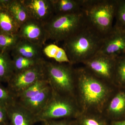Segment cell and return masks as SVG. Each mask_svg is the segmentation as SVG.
Listing matches in <instances>:
<instances>
[{
  "label": "cell",
  "mask_w": 125,
  "mask_h": 125,
  "mask_svg": "<svg viewBox=\"0 0 125 125\" xmlns=\"http://www.w3.org/2000/svg\"><path fill=\"white\" fill-rule=\"evenodd\" d=\"M12 57L14 73H19L28 69L45 60L43 58L31 59L20 56H13Z\"/></svg>",
  "instance_id": "cell-22"
},
{
  "label": "cell",
  "mask_w": 125,
  "mask_h": 125,
  "mask_svg": "<svg viewBox=\"0 0 125 125\" xmlns=\"http://www.w3.org/2000/svg\"><path fill=\"white\" fill-rule=\"evenodd\" d=\"M44 66L45 77L53 91L75 98L76 72L73 65L45 61Z\"/></svg>",
  "instance_id": "cell-5"
},
{
  "label": "cell",
  "mask_w": 125,
  "mask_h": 125,
  "mask_svg": "<svg viewBox=\"0 0 125 125\" xmlns=\"http://www.w3.org/2000/svg\"><path fill=\"white\" fill-rule=\"evenodd\" d=\"M6 7L20 27L31 18L22 0H10Z\"/></svg>",
  "instance_id": "cell-18"
},
{
  "label": "cell",
  "mask_w": 125,
  "mask_h": 125,
  "mask_svg": "<svg viewBox=\"0 0 125 125\" xmlns=\"http://www.w3.org/2000/svg\"><path fill=\"white\" fill-rule=\"evenodd\" d=\"M114 26L125 31V0H117Z\"/></svg>",
  "instance_id": "cell-25"
},
{
  "label": "cell",
  "mask_w": 125,
  "mask_h": 125,
  "mask_svg": "<svg viewBox=\"0 0 125 125\" xmlns=\"http://www.w3.org/2000/svg\"><path fill=\"white\" fill-rule=\"evenodd\" d=\"M83 0H52L55 14L76 13L81 10Z\"/></svg>",
  "instance_id": "cell-16"
},
{
  "label": "cell",
  "mask_w": 125,
  "mask_h": 125,
  "mask_svg": "<svg viewBox=\"0 0 125 125\" xmlns=\"http://www.w3.org/2000/svg\"><path fill=\"white\" fill-rule=\"evenodd\" d=\"M75 97L82 113H101L115 86L96 77L84 67L75 68Z\"/></svg>",
  "instance_id": "cell-1"
},
{
  "label": "cell",
  "mask_w": 125,
  "mask_h": 125,
  "mask_svg": "<svg viewBox=\"0 0 125 125\" xmlns=\"http://www.w3.org/2000/svg\"><path fill=\"white\" fill-rule=\"evenodd\" d=\"M42 122L43 125H76L75 119L49 120Z\"/></svg>",
  "instance_id": "cell-28"
},
{
  "label": "cell",
  "mask_w": 125,
  "mask_h": 125,
  "mask_svg": "<svg viewBox=\"0 0 125 125\" xmlns=\"http://www.w3.org/2000/svg\"><path fill=\"white\" fill-rule=\"evenodd\" d=\"M102 114L110 122L125 119V88L116 87Z\"/></svg>",
  "instance_id": "cell-10"
},
{
  "label": "cell",
  "mask_w": 125,
  "mask_h": 125,
  "mask_svg": "<svg viewBox=\"0 0 125 125\" xmlns=\"http://www.w3.org/2000/svg\"><path fill=\"white\" fill-rule=\"evenodd\" d=\"M20 25L7 7H0V30L10 34H18Z\"/></svg>",
  "instance_id": "cell-17"
},
{
  "label": "cell",
  "mask_w": 125,
  "mask_h": 125,
  "mask_svg": "<svg viewBox=\"0 0 125 125\" xmlns=\"http://www.w3.org/2000/svg\"><path fill=\"white\" fill-rule=\"evenodd\" d=\"M114 84L116 87L125 88V54L116 58Z\"/></svg>",
  "instance_id": "cell-23"
},
{
  "label": "cell",
  "mask_w": 125,
  "mask_h": 125,
  "mask_svg": "<svg viewBox=\"0 0 125 125\" xmlns=\"http://www.w3.org/2000/svg\"><path fill=\"white\" fill-rule=\"evenodd\" d=\"M49 85L46 79L40 80L15 96L16 100L21 102L31 98Z\"/></svg>",
  "instance_id": "cell-21"
},
{
  "label": "cell",
  "mask_w": 125,
  "mask_h": 125,
  "mask_svg": "<svg viewBox=\"0 0 125 125\" xmlns=\"http://www.w3.org/2000/svg\"><path fill=\"white\" fill-rule=\"evenodd\" d=\"M117 0H83L82 7L88 26L104 36L113 28Z\"/></svg>",
  "instance_id": "cell-3"
},
{
  "label": "cell",
  "mask_w": 125,
  "mask_h": 125,
  "mask_svg": "<svg viewBox=\"0 0 125 125\" xmlns=\"http://www.w3.org/2000/svg\"><path fill=\"white\" fill-rule=\"evenodd\" d=\"M15 101L14 95L8 88L0 84V105L7 109Z\"/></svg>",
  "instance_id": "cell-26"
},
{
  "label": "cell",
  "mask_w": 125,
  "mask_h": 125,
  "mask_svg": "<svg viewBox=\"0 0 125 125\" xmlns=\"http://www.w3.org/2000/svg\"><path fill=\"white\" fill-rule=\"evenodd\" d=\"M18 34L22 39L42 46L48 40L44 24L32 18L21 25Z\"/></svg>",
  "instance_id": "cell-11"
},
{
  "label": "cell",
  "mask_w": 125,
  "mask_h": 125,
  "mask_svg": "<svg viewBox=\"0 0 125 125\" xmlns=\"http://www.w3.org/2000/svg\"><path fill=\"white\" fill-rule=\"evenodd\" d=\"M52 93V89L49 84L31 98L21 102L16 101L36 116L46 106Z\"/></svg>",
  "instance_id": "cell-14"
},
{
  "label": "cell",
  "mask_w": 125,
  "mask_h": 125,
  "mask_svg": "<svg viewBox=\"0 0 125 125\" xmlns=\"http://www.w3.org/2000/svg\"><path fill=\"white\" fill-rule=\"evenodd\" d=\"M43 47L24 39L20 40L11 51L12 57L20 56L31 59L42 58Z\"/></svg>",
  "instance_id": "cell-15"
},
{
  "label": "cell",
  "mask_w": 125,
  "mask_h": 125,
  "mask_svg": "<svg viewBox=\"0 0 125 125\" xmlns=\"http://www.w3.org/2000/svg\"><path fill=\"white\" fill-rule=\"evenodd\" d=\"M7 109L0 105V125H3L9 122Z\"/></svg>",
  "instance_id": "cell-29"
},
{
  "label": "cell",
  "mask_w": 125,
  "mask_h": 125,
  "mask_svg": "<svg viewBox=\"0 0 125 125\" xmlns=\"http://www.w3.org/2000/svg\"><path fill=\"white\" fill-rule=\"evenodd\" d=\"M14 74L9 52L0 51V83H8Z\"/></svg>",
  "instance_id": "cell-19"
},
{
  "label": "cell",
  "mask_w": 125,
  "mask_h": 125,
  "mask_svg": "<svg viewBox=\"0 0 125 125\" xmlns=\"http://www.w3.org/2000/svg\"><path fill=\"white\" fill-rule=\"evenodd\" d=\"M75 119L76 125H110V121L101 113H82Z\"/></svg>",
  "instance_id": "cell-20"
},
{
  "label": "cell",
  "mask_w": 125,
  "mask_h": 125,
  "mask_svg": "<svg viewBox=\"0 0 125 125\" xmlns=\"http://www.w3.org/2000/svg\"><path fill=\"white\" fill-rule=\"evenodd\" d=\"M87 25L81 10L76 13L54 14L44 24L48 40L65 42Z\"/></svg>",
  "instance_id": "cell-4"
},
{
  "label": "cell",
  "mask_w": 125,
  "mask_h": 125,
  "mask_svg": "<svg viewBox=\"0 0 125 125\" xmlns=\"http://www.w3.org/2000/svg\"><path fill=\"white\" fill-rule=\"evenodd\" d=\"M110 125H125V119L110 121Z\"/></svg>",
  "instance_id": "cell-30"
},
{
  "label": "cell",
  "mask_w": 125,
  "mask_h": 125,
  "mask_svg": "<svg viewBox=\"0 0 125 125\" xmlns=\"http://www.w3.org/2000/svg\"><path fill=\"white\" fill-rule=\"evenodd\" d=\"M104 36L87 25L63 42L70 63L83 64L98 53Z\"/></svg>",
  "instance_id": "cell-2"
},
{
  "label": "cell",
  "mask_w": 125,
  "mask_h": 125,
  "mask_svg": "<svg viewBox=\"0 0 125 125\" xmlns=\"http://www.w3.org/2000/svg\"><path fill=\"white\" fill-rule=\"evenodd\" d=\"M81 113L75 98L59 94L52 90L51 97L46 106L36 116V122L49 120L76 119Z\"/></svg>",
  "instance_id": "cell-6"
},
{
  "label": "cell",
  "mask_w": 125,
  "mask_h": 125,
  "mask_svg": "<svg viewBox=\"0 0 125 125\" xmlns=\"http://www.w3.org/2000/svg\"><path fill=\"white\" fill-rule=\"evenodd\" d=\"M21 39L18 34L5 32L0 30V51L10 52Z\"/></svg>",
  "instance_id": "cell-24"
},
{
  "label": "cell",
  "mask_w": 125,
  "mask_h": 125,
  "mask_svg": "<svg viewBox=\"0 0 125 125\" xmlns=\"http://www.w3.org/2000/svg\"><path fill=\"white\" fill-rule=\"evenodd\" d=\"M7 109L12 125H33L37 123L36 116L16 101Z\"/></svg>",
  "instance_id": "cell-13"
},
{
  "label": "cell",
  "mask_w": 125,
  "mask_h": 125,
  "mask_svg": "<svg viewBox=\"0 0 125 125\" xmlns=\"http://www.w3.org/2000/svg\"><path fill=\"white\" fill-rule=\"evenodd\" d=\"M97 54L116 58L125 54V31L115 26L104 37Z\"/></svg>",
  "instance_id": "cell-9"
},
{
  "label": "cell",
  "mask_w": 125,
  "mask_h": 125,
  "mask_svg": "<svg viewBox=\"0 0 125 125\" xmlns=\"http://www.w3.org/2000/svg\"><path fill=\"white\" fill-rule=\"evenodd\" d=\"M60 48L55 44H49L43 47L42 52L47 57L54 60L58 55Z\"/></svg>",
  "instance_id": "cell-27"
},
{
  "label": "cell",
  "mask_w": 125,
  "mask_h": 125,
  "mask_svg": "<svg viewBox=\"0 0 125 125\" xmlns=\"http://www.w3.org/2000/svg\"><path fill=\"white\" fill-rule=\"evenodd\" d=\"M12 125V124H11V123H10V122H8V123H6V124H5V125Z\"/></svg>",
  "instance_id": "cell-31"
},
{
  "label": "cell",
  "mask_w": 125,
  "mask_h": 125,
  "mask_svg": "<svg viewBox=\"0 0 125 125\" xmlns=\"http://www.w3.org/2000/svg\"><path fill=\"white\" fill-rule=\"evenodd\" d=\"M30 17L45 24L54 15L52 0H22Z\"/></svg>",
  "instance_id": "cell-12"
},
{
  "label": "cell",
  "mask_w": 125,
  "mask_h": 125,
  "mask_svg": "<svg viewBox=\"0 0 125 125\" xmlns=\"http://www.w3.org/2000/svg\"><path fill=\"white\" fill-rule=\"evenodd\" d=\"M115 62L116 58L97 54L83 64V67L94 76L114 85Z\"/></svg>",
  "instance_id": "cell-8"
},
{
  "label": "cell",
  "mask_w": 125,
  "mask_h": 125,
  "mask_svg": "<svg viewBox=\"0 0 125 125\" xmlns=\"http://www.w3.org/2000/svg\"><path fill=\"white\" fill-rule=\"evenodd\" d=\"M45 62L43 61L26 70L14 73L7 83V88L15 97L38 81L46 79Z\"/></svg>",
  "instance_id": "cell-7"
}]
</instances>
